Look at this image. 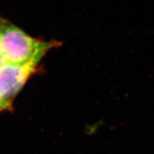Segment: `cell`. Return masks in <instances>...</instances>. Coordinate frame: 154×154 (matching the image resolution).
I'll return each instance as SVG.
<instances>
[{
    "label": "cell",
    "instance_id": "cell-2",
    "mask_svg": "<svg viewBox=\"0 0 154 154\" xmlns=\"http://www.w3.org/2000/svg\"><path fill=\"white\" fill-rule=\"evenodd\" d=\"M40 63L7 64L0 69V111H11L19 92L35 74Z\"/></svg>",
    "mask_w": 154,
    "mask_h": 154
},
{
    "label": "cell",
    "instance_id": "cell-1",
    "mask_svg": "<svg viewBox=\"0 0 154 154\" xmlns=\"http://www.w3.org/2000/svg\"><path fill=\"white\" fill-rule=\"evenodd\" d=\"M58 42L33 38L3 17H0V54L7 64L40 63Z\"/></svg>",
    "mask_w": 154,
    "mask_h": 154
},
{
    "label": "cell",
    "instance_id": "cell-3",
    "mask_svg": "<svg viewBox=\"0 0 154 154\" xmlns=\"http://www.w3.org/2000/svg\"><path fill=\"white\" fill-rule=\"evenodd\" d=\"M5 65H7V63H6L5 60H4V59L2 58V55L0 54V69H2Z\"/></svg>",
    "mask_w": 154,
    "mask_h": 154
}]
</instances>
